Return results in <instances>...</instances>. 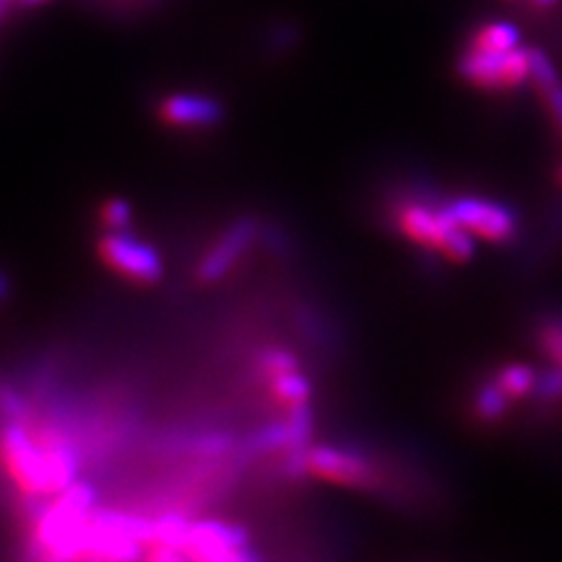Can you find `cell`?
Here are the masks:
<instances>
[{
	"mask_svg": "<svg viewBox=\"0 0 562 562\" xmlns=\"http://www.w3.org/2000/svg\"><path fill=\"white\" fill-rule=\"evenodd\" d=\"M0 467L24 495L55 497V479L38 434L24 419H5L0 425Z\"/></svg>",
	"mask_w": 562,
	"mask_h": 562,
	"instance_id": "cell-1",
	"label": "cell"
},
{
	"mask_svg": "<svg viewBox=\"0 0 562 562\" xmlns=\"http://www.w3.org/2000/svg\"><path fill=\"white\" fill-rule=\"evenodd\" d=\"M457 76L483 92H516L530 82V47L485 52L464 47L454 64Z\"/></svg>",
	"mask_w": 562,
	"mask_h": 562,
	"instance_id": "cell-2",
	"label": "cell"
},
{
	"mask_svg": "<svg viewBox=\"0 0 562 562\" xmlns=\"http://www.w3.org/2000/svg\"><path fill=\"white\" fill-rule=\"evenodd\" d=\"M97 256L117 279L136 286H157L167 274L160 251L132 231H105L97 241Z\"/></svg>",
	"mask_w": 562,
	"mask_h": 562,
	"instance_id": "cell-3",
	"label": "cell"
},
{
	"mask_svg": "<svg viewBox=\"0 0 562 562\" xmlns=\"http://www.w3.org/2000/svg\"><path fill=\"white\" fill-rule=\"evenodd\" d=\"M307 476L340 487L378 490L382 485L378 467L363 452L338 446H310L305 452Z\"/></svg>",
	"mask_w": 562,
	"mask_h": 562,
	"instance_id": "cell-4",
	"label": "cell"
},
{
	"mask_svg": "<svg viewBox=\"0 0 562 562\" xmlns=\"http://www.w3.org/2000/svg\"><path fill=\"white\" fill-rule=\"evenodd\" d=\"M452 216L462 227L483 241L490 244H508L518 235V216L516 211L492 198L464 195L448 202Z\"/></svg>",
	"mask_w": 562,
	"mask_h": 562,
	"instance_id": "cell-5",
	"label": "cell"
},
{
	"mask_svg": "<svg viewBox=\"0 0 562 562\" xmlns=\"http://www.w3.org/2000/svg\"><path fill=\"white\" fill-rule=\"evenodd\" d=\"M260 237V225L256 218H239L214 241V246L204 254L195 277L200 284H216L225 274H231L244 254L251 249Z\"/></svg>",
	"mask_w": 562,
	"mask_h": 562,
	"instance_id": "cell-6",
	"label": "cell"
},
{
	"mask_svg": "<svg viewBox=\"0 0 562 562\" xmlns=\"http://www.w3.org/2000/svg\"><path fill=\"white\" fill-rule=\"evenodd\" d=\"M251 543L249 530L244 525L227 522L218 518L192 520L190 535L186 541V551L195 562H214L216 558L244 549Z\"/></svg>",
	"mask_w": 562,
	"mask_h": 562,
	"instance_id": "cell-7",
	"label": "cell"
},
{
	"mask_svg": "<svg viewBox=\"0 0 562 562\" xmlns=\"http://www.w3.org/2000/svg\"><path fill=\"white\" fill-rule=\"evenodd\" d=\"M157 117L173 130H211L225 120V109L214 97L176 92L157 103Z\"/></svg>",
	"mask_w": 562,
	"mask_h": 562,
	"instance_id": "cell-8",
	"label": "cell"
},
{
	"mask_svg": "<svg viewBox=\"0 0 562 562\" xmlns=\"http://www.w3.org/2000/svg\"><path fill=\"white\" fill-rule=\"evenodd\" d=\"M530 82L539 92L543 105L553 120L558 134L562 136V78L553 59L541 47H530Z\"/></svg>",
	"mask_w": 562,
	"mask_h": 562,
	"instance_id": "cell-9",
	"label": "cell"
},
{
	"mask_svg": "<svg viewBox=\"0 0 562 562\" xmlns=\"http://www.w3.org/2000/svg\"><path fill=\"white\" fill-rule=\"evenodd\" d=\"M514 398L508 396L502 386L495 382V378L481 382L471 396V417L479 422V425L492 427L499 425L506 419V415L514 408Z\"/></svg>",
	"mask_w": 562,
	"mask_h": 562,
	"instance_id": "cell-10",
	"label": "cell"
},
{
	"mask_svg": "<svg viewBox=\"0 0 562 562\" xmlns=\"http://www.w3.org/2000/svg\"><path fill=\"white\" fill-rule=\"evenodd\" d=\"M268 394L277 406L289 411L295 406H303V403H310L314 386L303 371H289L268 378Z\"/></svg>",
	"mask_w": 562,
	"mask_h": 562,
	"instance_id": "cell-11",
	"label": "cell"
},
{
	"mask_svg": "<svg viewBox=\"0 0 562 562\" xmlns=\"http://www.w3.org/2000/svg\"><path fill=\"white\" fill-rule=\"evenodd\" d=\"M520 29L512 22H485L473 29L467 47L485 52H508L520 47Z\"/></svg>",
	"mask_w": 562,
	"mask_h": 562,
	"instance_id": "cell-12",
	"label": "cell"
},
{
	"mask_svg": "<svg viewBox=\"0 0 562 562\" xmlns=\"http://www.w3.org/2000/svg\"><path fill=\"white\" fill-rule=\"evenodd\" d=\"M192 520L183 514H162L150 520V543H165V547L186 549ZM148 543V547H150Z\"/></svg>",
	"mask_w": 562,
	"mask_h": 562,
	"instance_id": "cell-13",
	"label": "cell"
},
{
	"mask_svg": "<svg viewBox=\"0 0 562 562\" xmlns=\"http://www.w3.org/2000/svg\"><path fill=\"white\" fill-rule=\"evenodd\" d=\"M537 375H539V371H535V368L527 363H506L495 373V382L514 401H520V398L532 396Z\"/></svg>",
	"mask_w": 562,
	"mask_h": 562,
	"instance_id": "cell-14",
	"label": "cell"
},
{
	"mask_svg": "<svg viewBox=\"0 0 562 562\" xmlns=\"http://www.w3.org/2000/svg\"><path fill=\"white\" fill-rule=\"evenodd\" d=\"M537 347L553 366L562 368V314L543 316L535 330Z\"/></svg>",
	"mask_w": 562,
	"mask_h": 562,
	"instance_id": "cell-15",
	"label": "cell"
},
{
	"mask_svg": "<svg viewBox=\"0 0 562 562\" xmlns=\"http://www.w3.org/2000/svg\"><path fill=\"white\" fill-rule=\"evenodd\" d=\"M256 366H258L260 375L274 378L279 373L301 371V359H297L293 351H289L284 347H268V349H262L260 355H258Z\"/></svg>",
	"mask_w": 562,
	"mask_h": 562,
	"instance_id": "cell-16",
	"label": "cell"
},
{
	"mask_svg": "<svg viewBox=\"0 0 562 562\" xmlns=\"http://www.w3.org/2000/svg\"><path fill=\"white\" fill-rule=\"evenodd\" d=\"M99 221L105 231H132L134 206L125 198H109L99 206Z\"/></svg>",
	"mask_w": 562,
	"mask_h": 562,
	"instance_id": "cell-17",
	"label": "cell"
},
{
	"mask_svg": "<svg viewBox=\"0 0 562 562\" xmlns=\"http://www.w3.org/2000/svg\"><path fill=\"white\" fill-rule=\"evenodd\" d=\"M539 406H553V403L562 401V368L553 366L547 368V371H541L537 375V384H535V392L532 396Z\"/></svg>",
	"mask_w": 562,
	"mask_h": 562,
	"instance_id": "cell-18",
	"label": "cell"
},
{
	"mask_svg": "<svg viewBox=\"0 0 562 562\" xmlns=\"http://www.w3.org/2000/svg\"><path fill=\"white\" fill-rule=\"evenodd\" d=\"M297 41H301V31H297L293 24H281V26H274L270 33H268V45L272 52H286L291 47L297 45Z\"/></svg>",
	"mask_w": 562,
	"mask_h": 562,
	"instance_id": "cell-19",
	"label": "cell"
},
{
	"mask_svg": "<svg viewBox=\"0 0 562 562\" xmlns=\"http://www.w3.org/2000/svg\"><path fill=\"white\" fill-rule=\"evenodd\" d=\"M144 562H195L186 549H176V547H165V543H150L146 549Z\"/></svg>",
	"mask_w": 562,
	"mask_h": 562,
	"instance_id": "cell-20",
	"label": "cell"
},
{
	"mask_svg": "<svg viewBox=\"0 0 562 562\" xmlns=\"http://www.w3.org/2000/svg\"><path fill=\"white\" fill-rule=\"evenodd\" d=\"M214 562H262V558L251 549V543H249V547L235 549V551H231V553H225V555L216 558Z\"/></svg>",
	"mask_w": 562,
	"mask_h": 562,
	"instance_id": "cell-21",
	"label": "cell"
},
{
	"mask_svg": "<svg viewBox=\"0 0 562 562\" xmlns=\"http://www.w3.org/2000/svg\"><path fill=\"white\" fill-rule=\"evenodd\" d=\"M525 3H527V10H530V12L543 14V12L553 10L560 3V0H525Z\"/></svg>",
	"mask_w": 562,
	"mask_h": 562,
	"instance_id": "cell-22",
	"label": "cell"
},
{
	"mask_svg": "<svg viewBox=\"0 0 562 562\" xmlns=\"http://www.w3.org/2000/svg\"><path fill=\"white\" fill-rule=\"evenodd\" d=\"M8 293H10V281L0 274V301H5Z\"/></svg>",
	"mask_w": 562,
	"mask_h": 562,
	"instance_id": "cell-23",
	"label": "cell"
},
{
	"mask_svg": "<svg viewBox=\"0 0 562 562\" xmlns=\"http://www.w3.org/2000/svg\"><path fill=\"white\" fill-rule=\"evenodd\" d=\"M16 3L24 5V8H33V5H43L47 0H16Z\"/></svg>",
	"mask_w": 562,
	"mask_h": 562,
	"instance_id": "cell-24",
	"label": "cell"
},
{
	"mask_svg": "<svg viewBox=\"0 0 562 562\" xmlns=\"http://www.w3.org/2000/svg\"><path fill=\"white\" fill-rule=\"evenodd\" d=\"M558 183H560V186H562V167H560V169H558Z\"/></svg>",
	"mask_w": 562,
	"mask_h": 562,
	"instance_id": "cell-25",
	"label": "cell"
}]
</instances>
